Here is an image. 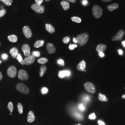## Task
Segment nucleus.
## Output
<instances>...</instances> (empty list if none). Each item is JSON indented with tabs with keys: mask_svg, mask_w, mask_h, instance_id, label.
<instances>
[{
	"mask_svg": "<svg viewBox=\"0 0 125 125\" xmlns=\"http://www.w3.org/2000/svg\"><path fill=\"white\" fill-rule=\"evenodd\" d=\"M47 92H48V89H47V88H46L45 87L43 88L42 89V94H46V93H47Z\"/></svg>",
	"mask_w": 125,
	"mask_h": 125,
	"instance_id": "ea45409f",
	"label": "nucleus"
},
{
	"mask_svg": "<svg viewBox=\"0 0 125 125\" xmlns=\"http://www.w3.org/2000/svg\"><path fill=\"white\" fill-rule=\"evenodd\" d=\"M35 120V117L34 115V113L32 111H30L27 116V121L29 123H31L33 122Z\"/></svg>",
	"mask_w": 125,
	"mask_h": 125,
	"instance_id": "4468645a",
	"label": "nucleus"
},
{
	"mask_svg": "<svg viewBox=\"0 0 125 125\" xmlns=\"http://www.w3.org/2000/svg\"><path fill=\"white\" fill-rule=\"evenodd\" d=\"M103 2H110L112 1V0H102Z\"/></svg>",
	"mask_w": 125,
	"mask_h": 125,
	"instance_id": "8fccbe9b",
	"label": "nucleus"
},
{
	"mask_svg": "<svg viewBox=\"0 0 125 125\" xmlns=\"http://www.w3.org/2000/svg\"><path fill=\"white\" fill-rule=\"evenodd\" d=\"M8 40H9V41L13 42V43H15L18 40V38L15 35H11L8 36Z\"/></svg>",
	"mask_w": 125,
	"mask_h": 125,
	"instance_id": "5701e85b",
	"label": "nucleus"
},
{
	"mask_svg": "<svg viewBox=\"0 0 125 125\" xmlns=\"http://www.w3.org/2000/svg\"><path fill=\"white\" fill-rule=\"evenodd\" d=\"M24 62L25 64L28 65L32 64L33 62H34L35 60V57L33 55H30L29 56L27 57V58H24Z\"/></svg>",
	"mask_w": 125,
	"mask_h": 125,
	"instance_id": "9d476101",
	"label": "nucleus"
},
{
	"mask_svg": "<svg viewBox=\"0 0 125 125\" xmlns=\"http://www.w3.org/2000/svg\"><path fill=\"white\" fill-rule=\"evenodd\" d=\"M122 44L123 45V46L125 47V41H122Z\"/></svg>",
	"mask_w": 125,
	"mask_h": 125,
	"instance_id": "3c124183",
	"label": "nucleus"
},
{
	"mask_svg": "<svg viewBox=\"0 0 125 125\" xmlns=\"http://www.w3.org/2000/svg\"><path fill=\"white\" fill-rule=\"evenodd\" d=\"M2 62V61L1 60H0V63H1Z\"/></svg>",
	"mask_w": 125,
	"mask_h": 125,
	"instance_id": "5fc2aeb1",
	"label": "nucleus"
},
{
	"mask_svg": "<svg viewBox=\"0 0 125 125\" xmlns=\"http://www.w3.org/2000/svg\"><path fill=\"white\" fill-rule=\"evenodd\" d=\"M88 1L87 0H82V4L83 5L86 6L88 4Z\"/></svg>",
	"mask_w": 125,
	"mask_h": 125,
	"instance_id": "79ce46f5",
	"label": "nucleus"
},
{
	"mask_svg": "<svg viewBox=\"0 0 125 125\" xmlns=\"http://www.w3.org/2000/svg\"><path fill=\"white\" fill-rule=\"evenodd\" d=\"M45 29L46 31H48L50 33H53L55 31L54 27L49 24H46L45 25Z\"/></svg>",
	"mask_w": 125,
	"mask_h": 125,
	"instance_id": "f3484780",
	"label": "nucleus"
},
{
	"mask_svg": "<svg viewBox=\"0 0 125 125\" xmlns=\"http://www.w3.org/2000/svg\"><path fill=\"white\" fill-rule=\"evenodd\" d=\"M84 87L86 91L89 92L90 93L94 94L95 93L96 89L94 85L91 82H86L84 84Z\"/></svg>",
	"mask_w": 125,
	"mask_h": 125,
	"instance_id": "20e7f679",
	"label": "nucleus"
},
{
	"mask_svg": "<svg viewBox=\"0 0 125 125\" xmlns=\"http://www.w3.org/2000/svg\"><path fill=\"white\" fill-rule=\"evenodd\" d=\"M2 77H3L2 74L1 73V72H0V81L1 80V79H2Z\"/></svg>",
	"mask_w": 125,
	"mask_h": 125,
	"instance_id": "de8ad7c7",
	"label": "nucleus"
},
{
	"mask_svg": "<svg viewBox=\"0 0 125 125\" xmlns=\"http://www.w3.org/2000/svg\"><path fill=\"white\" fill-rule=\"evenodd\" d=\"M40 75L41 77L43 76L44 73H45V72L46 71V70H47V68L45 66V65H41L40 67Z\"/></svg>",
	"mask_w": 125,
	"mask_h": 125,
	"instance_id": "b1692460",
	"label": "nucleus"
},
{
	"mask_svg": "<svg viewBox=\"0 0 125 125\" xmlns=\"http://www.w3.org/2000/svg\"><path fill=\"white\" fill-rule=\"evenodd\" d=\"M36 4L38 6H40L43 2V0H35Z\"/></svg>",
	"mask_w": 125,
	"mask_h": 125,
	"instance_id": "58836bf2",
	"label": "nucleus"
},
{
	"mask_svg": "<svg viewBox=\"0 0 125 125\" xmlns=\"http://www.w3.org/2000/svg\"><path fill=\"white\" fill-rule=\"evenodd\" d=\"M83 100L84 102H87L89 101V100H90V98H89V95L84 96L83 97Z\"/></svg>",
	"mask_w": 125,
	"mask_h": 125,
	"instance_id": "4c0bfd02",
	"label": "nucleus"
},
{
	"mask_svg": "<svg viewBox=\"0 0 125 125\" xmlns=\"http://www.w3.org/2000/svg\"><path fill=\"white\" fill-rule=\"evenodd\" d=\"M77 47V45H75V44L72 45L71 44H70V45L69 46V49L71 50H73Z\"/></svg>",
	"mask_w": 125,
	"mask_h": 125,
	"instance_id": "c9c22d12",
	"label": "nucleus"
},
{
	"mask_svg": "<svg viewBox=\"0 0 125 125\" xmlns=\"http://www.w3.org/2000/svg\"><path fill=\"white\" fill-rule=\"evenodd\" d=\"M125 34V32L123 30H120L115 35L112 37V40L113 41H120L121 40L123 36Z\"/></svg>",
	"mask_w": 125,
	"mask_h": 125,
	"instance_id": "1a4fd4ad",
	"label": "nucleus"
},
{
	"mask_svg": "<svg viewBox=\"0 0 125 125\" xmlns=\"http://www.w3.org/2000/svg\"><path fill=\"white\" fill-rule=\"evenodd\" d=\"M8 75L11 78L15 77L17 75V69L16 67L14 66H11L9 67L7 71Z\"/></svg>",
	"mask_w": 125,
	"mask_h": 125,
	"instance_id": "0eeeda50",
	"label": "nucleus"
},
{
	"mask_svg": "<svg viewBox=\"0 0 125 125\" xmlns=\"http://www.w3.org/2000/svg\"><path fill=\"white\" fill-rule=\"evenodd\" d=\"M92 13L95 18L99 19L103 15V10L100 6L95 5L93 7Z\"/></svg>",
	"mask_w": 125,
	"mask_h": 125,
	"instance_id": "f03ea898",
	"label": "nucleus"
},
{
	"mask_svg": "<svg viewBox=\"0 0 125 125\" xmlns=\"http://www.w3.org/2000/svg\"><path fill=\"white\" fill-rule=\"evenodd\" d=\"M79 109L81 111H84L85 110V105L81 103L79 105Z\"/></svg>",
	"mask_w": 125,
	"mask_h": 125,
	"instance_id": "2f4dec72",
	"label": "nucleus"
},
{
	"mask_svg": "<svg viewBox=\"0 0 125 125\" xmlns=\"http://www.w3.org/2000/svg\"><path fill=\"white\" fill-rule=\"evenodd\" d=\"M44 43H45V41L44 40H37L36 43L34 44V47L36 48L42 47L43 46Z\"/></svg>",
	"mask_w": 125,
	"mask_h": 125,
	"instance_id": "412c9836",
	"label": "nucleus"
},
{
	"mask_svg": "<svg viewBox=\"0 0 125 125\" xmlns=\"http://www.w3.org/2000/svg\"><path fill=\"white\" fill-rule=\"evenodd\" d=\"M66 0L72 2V3H75L76 1V0Z\"/></svg>",
	"mask_w": 125,
	"mask_h": 125,
	"instance_id": "49530a36",
	"label": "nucleus"
},
{
	"mask_svg": "<svg viewBox=\"0 0 125 125\" xmlns=\"http://www.w3.org/2000/svg\"><path fill=\"white\" fill-rule=\"evenodd\" d=\"M60 4L62 6L63 9L64 10H67L70 8V3L64 0H62L60 2Z\"/></svg>",
	"mask_w": 125,
	"mask_h": 125,
	"instance_id": "aec40b11",
	"label": "nucleus"
},
{
	"mask_svg": "<svg viewBox=\"0 0 125 125\" xmlns=\"http://www.w3.org/2000/svg\"><path fill=\"white\" fill-rule=\"evenodd\" d=\"M118 52H119V53L120 55H122L123 54V51L121 49H119L118 50Z\"/></svg>",
	"mask_w": 125,
	"mask_h": 125,
	"instance_id": "a18cd8bd",
	"label": "nucleus"
},
{
	"mask_svg": "<svg viewBox=\"0 0 125 125\" xmlns=\"http://www.w3.org/2000/svg\"><path fill=\"white\" fill-rule=\"evenodd\" d=\"M22 31L24 35L27 39H30L32 37V34L31 30L28 26H26L23 27L22 28Z\"/></svg>",
	"mask_w": 125,
	"mask_h": 125,
	"instance_id": "6e6552de",
	"label": "nucleus"
},
{
	"mask_svg": "<svg viewBox=\"0 0 125 125\" xmlns=\"http://www.w3.org/2000/svg\"><path fill=\"white\" fill-rule=\"evenodd\" d=\"M6 10L5 9H1L0 10V17L3 16L6 13Z\"/></svg>",
	"mask_w": 125,
	"mask_h": 125,
	"instance_id": "473e14b6",
	"label": "nucleus"
},
{
	"mask_svg": "<svg viewBox=\"0 0 125 125\" xmlns=\"http://www.w3.org/2000/svg\"><path fill=\"white\" fill-rule=\"evenodd\" d=\"M0 1L3 2L5 4L8 6H11L13 3V0H0Z\"/></svg>",
	"mask_w": 125,
	"mask_h": 125,
	"instance_id": "a878e982",
	"label": "nucleus"
},
{
	"mask_svg": "<svg viewBox=\"0 0 125 125\" xmlns=\"http://www.w3.org/2000/svg\"><path fill=\"white\" fill-rule=\"evenodd\" d=\"M119 8V4L117 3H114L107 6V9L110 12H113L114 10L117 9Z\"/></svg>",
	"mask_w": 125,
	"mask_h": 125,
	"instance_id": "6ab92c4d",
	"label": "nucleus"
},
{
	"mask_svg": "<svg viewBox=\"0 0 125 125\" xmlns=\"http://www.w3.org/2000/svg\"><path fill=\"white\" fill-rule=\"evenodd\" d=\"M17 107L18 109V112L20 114H22L23 107L21 103H18L17 105Z\"/></svg>",
	"mask_w": 125,
	"mask_h": 125,
	"instance_id": "bb28decb",
	"label": "nucleus"
},
{
	"mask_svg": "<svg viewBox=\"0 0 125 125\" xmlns=\"http://www.w3.org/2000/svg\"><path fill=\"white\" fill-rule=\"evenodd\" d=\"M71 19L73 21L77 23H80L81 22V21H82L80 18L78 17H72L71 18Z\"/></svg>",
	"mask_w": 125,
	"mask_h": 125,
	"instance_id": "cd10ccee",
	"label": "nucleus"
},
{
	"mask_svg": "<svg viewBox=\"0 0 125 125\" xmlns=\"http://www.w3.org/2000/svg\"><path fill=\"white\" fill-rule=\"evenodd\" d=\"M46 48L48 52L50 54L55 53L56 50L54 45L52 43H48L46 45Z\"/></svg>",
	"mask_w": 125,
	"mask_h": 125,
	"instance_id": "f8f14e48",
	"label": "nucleus"
},
{
	"mask_svg": "<svg viewBox=\"0 0 125 125\" xmlns=\"http://www.w3.org/2000/svg\"><path fill=\"white\" fill-rule=\"evenodd\" d=\"M10 53L11 54L12 57L14 58H16L17 56L19 53V50L16 47L12 48L10 50Z\"/></svg>",
	"mask_w": 125,
	"mask_h": 125,
	"instance_id": "2eb2a0df",
	"label": "nucleus"
},
{
	"mask_svg": "<svg viewBox=\"0 0 125 125\" xmlns=\"http://www.w3.org/2000/svg\"><path fill=\"white\" fill-rule=\"evenodd\" d=\"M99 101H101V102H107L108 101V99L106 97V96L104 94L99 93L98 97Z\"/></svg>",
	"mask_w": 125,
	"mask_h": 125,
	"instance_id": "4be33fe9",
	"label": "nucleus"
},
{
	"mask_svg": "<svg viewBox=\"0 0 125 125\" xmlns=\"http://www.w3.org/2000/svg\"><path fill=\"white\" fill-rule=\"evenodd\" d=\"M122 98L125 99V94H124V95H123L122 96Z\"/></svg>",
	"mask_w": 125,
	"mask_h": 125,
	"instance_id": "603ef678",
	"label": "nucleus"
},
{
	"mask_svg": "<svg viewBox=\"0 0 125 125\" xmlns=\"http://www.w3.org/2000/svg\"></svg>",
	"mask_w": 125,
	"mask_h": 125,
	"instance_id": "4d7b16f0",
	"label": "nucleus"
},
{
	"mask_svg": "<svg viewBox=\"0 0 125 125\" xmlns=\"http://www.w3.org/2000/svg\"><path fill=\"white\" fill-rule=\"evenodd\" d=\"M99 55L100 56V57H102V58L104 57V56H105L104 54V53H103V52H99Z\"/></svg>",
	"mask_w": 125,
	"mask_h": 125,
	"instance_id": "c03bdc74",
	"label": "nucleus"
},
{
	"mask_svg": "<svg viewBox=\"0 0 125 125\" xmlns=\"http://www.w3.org/2000/svg\"><path fill=\"white\" fill-rule=\"evenodd\" d=\"M70 40V38L69 37H65L63 38L62 42L64 44H68Z\"/></svg>",
	"mask_w": 125,
	"mask_h": 125,
	"instance_id": "7c9ffc66",
	"label": "nucleus"
},
{
	"mask_svg": "<svg viewBox=\"0 0 125 125\" xmlns=\"http://www.w3.org/2000/svg\"><path fill=\"white\" fill-rule=\"evenodd\" d=\"M96 115L94 113H93V114L89 115V118L90 120H94L96 119Z\"/></svg>",
	"mask_w": 125,
	"mask_h": 125,
	"instance_id": "72a5a7b5",
	"label": "nucleus"
},
{
	"mask_svg": "<svg viewBox=\"0 0 125 125\" xmlns=\"http://www.w3.org/2000/svg\"><path fill=\"white\" fill-rule=\"evenodd\" d=\"M8 108H9L10 112H11V113L13 112V103H12V102H9V104H8Z\"/></svg>",
	"mask_w": 125,
	"mask_h": 125,
	"instance_id": "c756f323",
	"label": "nucleus"
},
{
	"mask_svg": "<svg viewBox=\"0 0 125 125\" xmlns=\"http://www.w3.org/2000/svg\"><path fill=\"white\" fill-rule=\"evenodd\" d=\"M31 9L38 13H43L45 12V7L42 5L38 6L36 4H34L31 5Z\"/></svg>",
	"mask_w": 125,
	"mask_h": 125,
	"instance_id": "423d86ee",
	"label": "nucleus"
},
{
	"mask_svg": "<svg viewBox=\"0 0 125 125\" xmlns=\"http://www.w3.org/2000/svg\"><path fill=\"white\" fill-rule=\"evenodd\" d=\"M21 49L25 56L28 57L30 55V47L29 45L27 44H24L23 45Z\"/></svg>",
	"mask_w": 125,
	"mask_h": 125,
	"instance_id": "9b49d317",
	"label": "nucleus"
},
{
	"mask_svg": "<svg viewBox=\"0 0 125 125\" xmlns=\"http://www.w3.org/2000/svg\"><path fill=\"white\" fill-rule=\"evenodd\" d=\"M73 42H74L75 43H77V40H76V38H73Z\"/></svg>",
	"mask_w": 125,
	"mask_h": 125,
	"instance_id": "09e8293b",
	"label": "nucleus"
},
{
	"mask_svg": "<svg viewBox=\"0 0 125 125\" xmlns=\"http://www.w3.org/2000/svg\"><path fill=\"white\" fill-rule=\"evenodd\" d=\"M17 59H18V61L20 62V63L21 65H24V60L23 59L22 57L21 56V55L20 53H18L17 57H16Z\"/></svg>",
	"mask_w": 125,
	"mask_h": 125,
	"instance_id": "393cba45",
	"label": "nucleus"
},
{
	"mask_svg": "<svg viewBox=\"0 0 125 125\" xmlns=\"http://www.w3.org/2000/svg\"><path fill=\"white\" fill-rule=\"evenodd\" d=\"M76 40L77 43L81 46H83L87 43L89 40V34L87 33H83L76 36Z\"/></svg>",
	"mask_w": 125,
	"mask_h": 125,
	"instance_id": "f257e3e1",
	"label": "nucleus"
},
{
	"mask_svg": "<svg viewBox=\"0 0 125 125\" xmlns=\"http://www.w3.org/2000/svg\"><path fill=\"white\" fill-rule=\"evenodd\" d=\"M98 123L99 125H106V123L104 122H103V121H101V120H98Z\"/></svg>",
	"mask_w": 125,
	"mask_h": 125,
	"instance_id": "a19ab883",
	"label": "nucleus"
},
{
	"mask_svg": "<svg viewBox=\"0 0 125 125\" xmlns=\"http://www.w3.org/2000/svg\"><path fill=\"white\" fill-rule=\"evenodd\" d=\"M32 55H33L35 57H40V53L39 51H34L32 52Z\"/></svg>",
	"mask_w": 125,
	"mask_h": 125,
	"instance_id": "f704fd0d",
	"label": "nucleus"
},
{
	"mask_svg": "<svg viewBox=\"0 0 125 125\" xmlns=\"http://www.w3.org/2000/svg\"><path fill=\"white\" fill-rule=\"evenodd\" d=\"M85 67H86V62L84 60H82L79 62L77 65L76 69L78 71L80 72H83L85 71Z\"/></svg>",
	"mask_w": 125,
	"mask_h": 125,
	"instance_id": "ddd939ff",
	"label": "nucleus"
},
{
	"mask_svg": "<svg viewBox=\"0 0 125 125\" xmlns=\"http://www.w3.org/2000/svg\"><path fill=\"white\" fill-rule=\"evenodd\" d=\"M82 125V124H80V123H79V124H76V125Z\"/></svg>",
	"mask_w": 125,
	"mask_h": 125,
	"instance_id": "864d4df0",
	"label": "nucleus"
},
{
	"mask_svg": "<svg viewBox=\"0 0 125 125\" xmlns=\"http://www.w3.org/2000/svg\"><path fill=\"white\" fill-rule=\"evenodd\" d=\"M48 62V59L46 58H41L38 60V62L41 64H44Z\"/></svg>",
	"mask_w": 125,
	"mask_h": 125,
	"instance_id": "c85d7f7f",
	"label": "nucleus"
},
{
	"mask_svg": "<svg viewBox=\"0 0 125 125\" xmlns=\"http://www.w3.org/2000/svg\"><path fill=\"white\" fill-rule=\"evenodd\" d=\"M106 49H107V45H104V44H100L97 45V46L96 48V50L98 52H103L106 50Z\"/></svg>",
	"mask_w": 125,
	"mask_h": 125,
	"instance_id": "dca6fc26",
	"label": "nucleus"
},
{
	"mask_svg": "<svg viewBox=\"0 0 125 125\" xmlns=\"http://www.w3.org/2000/svg\"><path fill=\"white\" fill-rule=\"evenodd\" d=\"M18 77L20 80L26 81L29 78V75L25 70H21L18 73Z\"/></svg>",
	"mask_w": 125,
	"mask_h": 125,
	"instance_id": "39448f33",
	"label": "nucleus"
},
{
	"mask_svg": "<svg viewBox=\"0 0 125 125\" xmlns=\"http://www.w3.org/2000/svg\"><path fill=\"white\" fill-rule=\"evenodd\" d=\"M45 1H49V0H45Z\"/></svg>",
	"mask_w": 125,
	"mask_h": 125,
	"instance_id": "6e6d98bb",
	"label": "nucleus"
},
{
	"mask_svg": "<svg viewBox=\"0 0 125 125\" xmlns=\"http://www.w3.org/2000/svg\"><path fill=\"white\" fill-rule=\"evenodd\" d=\"M70 75H71V72L70 71H60L59 72L58 76L60 78H63V77H64V76H70Z\"/></svg>",
	"mask_w": 125,
	"mask_h": 125,
	"instance_id": "a211bd4d",
	"label": "nucleus"
},
{
	"mask_svg": "<svg viewBox=\"0 0 125 125\" xmlns=\"http://www.w3.org/2000/svg\"><path fill=\"white\" fill-rule=\"evenodd\" d=\"M16 89L20 92L24 94H28L30 92L29 88L23 83H19L16 87Z\"/></svg>",
	"mask_w": 125,
	"mask_h": 125,
	"instance_id": "7ed1b4c3",
	"label": "nucleus"
},
{
	"mask_svg": "<svg viewBox=\"0 0 125 125\" xmlns=\"http://www.w3.org/2000/svg\"><path fill=\"white\" fill-rule=\"evenodd\" d=\"M2 58L3 59H6L7 58H8V55L6 54H4L2 55Z\"/></svg>",
	"mask_w": 125,
	"mask_h": 125,
	"instance_id": "37998d69",
	"label": "nucleus"
},
{
	"mask_svg": "<svg viewBox=\"0 0 125 125\" xmlns=\"http://www.w3.org/2000/svg\"><path fill=\"white\" fill-rule=\"evenodd\" d=\"M58 63L59 64L61 65H62V66H64V61L62 59H59L58 61Z\"/></svg>",
	"mask_w": 125,
	"mask_h": 125,
	"instance_id": "e433bc0d",
	"label": "nucleus"
}]
</instances>
